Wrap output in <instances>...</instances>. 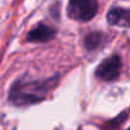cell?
<instances>
[{"mask_svg": "<svg viewBox=\"0 0 130 130\" xmlns=\"http://www.w3.org/2000/svg\"><path fill=\"white\" fill-rule=\"evenodd\" d=\"M47 92V84L43 82H18L10 95L15 102H33L41 100Z\"/></svg>", "mask_w": 130, "mask_h": 130, "instance_id": "cell-1", "label": "cell"}, {"mask_svg": "<svg viewBox=\"0 0 130 130\" xmlns=\"http://www.w3.org/2000/svg\"><path fill=\"white\" fill-rule=\"evenodd\" d=\"M97 0H70L67 11L72 19L87 22L97 13Z\"/></svg>", "mask_w": 130, "mask_h": 130, "instance_id": "cell-2", "label": "cell"}, {"mask_svg": "<svg viewBox=\"0 0 130 130\" xmlns=\"http://www.w3.org/2000/svg\"><path fill=\"white\" fill-rule=\"evenodd\" d=\"M120 68H121V61L118 56L109 57L104 59L97 70H96V76L104 81H112L119 77L120 75Z\"/></svg>", "mask_w": 130, "mask_h": 130, "instance_id": "cell-3", "label": "cell"}, {"mask_svg": "<svg viewBox=\"0 0 130 130\" xmlns=\"http://www.w3.org/2000/svg\"><path fill=\"white\" fill-rule=\"evenodd\" d=\"M107 22L112 25L130 28V9L112 8L107 13Z\"/></svg>", "mask_w": 130, "mask_h": 130, "instance_id": "cell-4", "label": "cell"}, {"mask_svg": "<svg viewBox=\"0 0 130 130\" xmlns=\"http://www.w3.org/2000/svg\"><path fill=\"white\" fill-rule=\"evenodd\" d=\"M53 36H54V30L52 28H49L48 25H44V24H39L33 30H30V33L28 36V41H32V42H48Z\"/></svg>", "mask_w": 130, "mask_h": 130, "instance_id": "cell-5", "label": "cell"}, {"mask_svg": "<svg viewBox=\"0 0 130 130\" xmlns=\"http://www.w3.org/2000/svg\"><path fill=\"white\" fill-rule=\"evenodd\" d=\"M104 41V36L100 34V33H91L90 36H87L86 39H85V44L88 49H95L97 48L99 45H101Z\"/></svg>", "mask_w": 130, "mask_h": 130, "instance_id": "cell-6", "label": "cell"}, {"mask_svg": "<svg viewBox=\"0 0 130 130\" xmlns=\"http://www.w3.org/2000/svg\"><path fill=\"white\" fill-rule=\"evenodd\" d=\"M129 130H130V128H129Z\"/></svg>", "mask_w": 130, "mask_h": 130, "instance_id": "cell-7", "label": "cell"}]
</instances>
